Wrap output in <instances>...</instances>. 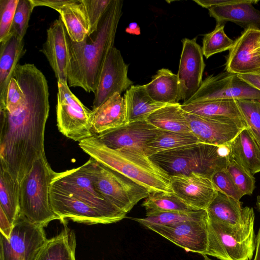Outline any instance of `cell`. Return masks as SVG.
Returning <instances> with one entry per match:
<instances>
[{
  "label": "cell",
  "mask_w": 260,
  "mask_h": 260,
  "mask_svg": "<svg viewBox=\"0 0 260 260\" xmlns=\"http://www.w3.org/2000/svg\"><path fill=\"white\" fill-rule=\"evenodd\" d=\"M76 235L67 225L57 235L48 239L35 260H76Z\"/></svg>",
  "instance_id": "cell-27"
},
{
  "label": "cell",
  "mask_w": 260,
  "mask_h": 260,
  "mask_svg": "<svg viewBox=\"0 0 260 260\" xmlns=\"http://www.w3.org/2000/svg\"><path fill=\"white\" fill-rule=\"evenodd\" d=\"M238 75L243 80L260 91V72Z\"/></svg>",
  "instance_id": "cell-46"
},
{
  "label": "cell",
  "mask_w": 260,
  "mask_h": 260,
  "mask_svg": "<svg viewBox=\"0 0 260 260\" xmlns=\"http://www.w3.org/2000/svg\"><path fill=\"white\" fill-rule=\"evenodd\" d=\"M233 159L251 174L260 172V148L248 129H242L228 144Z\"/></svg>",
  "instance_id": "cell-25"
},
{
  "label": "cell",
  "mask_w": 260,
  "mask_h": 260,
  "mask_svg": "<svg viewBox=\"0 0 260 260\" xmlns=\"http://www.w3.org/2000/svg\"><path fill=\"white\" fill-rule=\"evenodd\" d=\"M13 226L6 215L0 208V232L6 237L9 238L10 237Z\"/></svg>",
  "instance_id": "cell-45"
},
{
  "label": "cell",
  "mask_w": 260,
  "mask_h": 260,
  "mask_svg": "<svg viewBox=\"0 0 260 260\" xmlns=\"http://www.w3.org/2000/svg\"><path fill=\"white\" fill-rule=\"evenodd\" d=\"M79 146L90 157L129 178L151 192H173L170 176L143 151L134 148L112 149L96 136L80 141Z\"/></svg>",
  "instance_id": "cell-3"
},
{
  "label": "cell",
  "mask_w": 260,
  "mask_h": 260,
  "mask_svg": "<svg viewBox=\"0 0 260 260\" xmlns=\"http://www.w3.org/2000/svg\"><path fill=\"white\" fill-rule=\"evenodd\" d=\"M247 128L260 148V101L236 100Z\"/></svg>",
  "instance_id": "cell-37"
},
{
  "label": "cell",
  "mask_w": 260,
  "mask_h": 260,
  "mask_svg": "<svg viewBox=\"0 0 260 260\" xmlns=\"http://www.w3.org/2000/svg\"><path fill=\"white\" fill-rule=\"evenodd\" d=\"M0 208L13 225L20 215L19 183L0 167Z\"/></svg>",
  "instance_id": "cell-32"
},
{
  "label": "cell",
  "mask_w": 260,
  "mask_h": 260,
  "mask_svg": "<svg viewBox=\"0 0 260 260\" xmlns=\"http://www.w3.org/2000/svg\"><path fill=\"white\" fill-rule=\"evenodd\" d=\"M234 41L225 33L224 24L216 23L214 30L204 35L202 51L203 55L208 58L212 55L230 50Z\"/></svg>",
  "instance_id": "cell-36"
},
{
  "label": "cell",
  "mask_w": 260,
  "mask_h": 260,
  "mask_svg": "<svg viewBox=\"0 0 260 260\" xmlns=\"http://www.w3.org/2000/svg\"><path fill=\"white\" fill-rule=\"evenodd\" d=\"M197 37L182 40V49L177 74L179 85V101L190 99L202 83L205 68L202 48L197 42Z\"/></svg>",
  "instance_id": "cell-14"
},
{
  "label": "cell",
  "mask_w": 260,
  "mask_h": 260,
  "mask_svg": "<svg viewBox=\"0 0 260 260\" xmlns=\"http://www.w3.org/2000/svg\"><path fill=\"white\" fill-rule=\"evenodd\" d=\"M144 87L154 101L172 104L179 102V85L177 75L168 69L162 68L157 71Z\"/></svg>",
  "instance_id": "cell-28"
},
{
  "label": "cell",
  "mask_w": 260,
  "mask_h": 260,
  "mask_svg": "<svg viewBox=\"0 0 260 260\" xmlns=\"http://www.w3.org/2000/svg\"><path fill=\"white\" fill-rule=\"evenodd\" d=\"M34 7L47 6L57 12L64 5L72 3L73 0H31Z\"/></svg>",
  "instance_id": "cell-44"
},
{
  "label": "cell",
  "mask_w": 260,
  "mask_h": 260,
  "mask_svg": "<svg viewBox=\"0 0 260 260\" xmlns=\"http://www.w3.org/2000/svg\"><path fill=\"white\" fill-rule=\"evenodd\" d=\"M208 216L177 224L145 226L169 240L186 251L205 255L208 244Z\"/></svg>",
  "instance_id": "cell-13"
},
{
  "label": "cell",
  "mask_w": 260,
  "mask_h": 260,
  "mask_svg": "<svg viewBox=\"0 0 260 260\" xmlns=\"http://www.w3.org/2000/svg\"><path fill=\"white\" fill-rule=\"evenodd\" d=\"M13 77L25 99L11 113L0 110V167L20 183L35 161L46 155L44 137L49 93L45 76L34 64H18Z\"/></svg>",
  "instance_id": "cell-1"
},
{
  "label": "cell",
  "mask_w": 260,
  "mask_h": 260,
  "mask_svg": "<svg viewBox=\"0 0 260 260\" xmlns=\"http://www.w3.org/2000/svg\"><path fill=\"white\" fill-rule=\"evenodd\" d=\"M256 205L258 211L260 212V196H258L257 197Z\"/></svg>",
  "instance_id": "cell-50"
},
{
  "label": "cell",
  "mask_w": 260,
  "mask_h": 260,
  "mask_svg": "<svg viewBox=\"0 0 260 260\" xmlns=\"http://www.w3.org/2000/svg\"><path fill=\"white\" fill-rule=\"evenodd\" d=\"M236 0H194L193 1L202 7L209 8L218 5H225L234 3Z\"/></svg>",
  "instance_id": "cell-47"
},
{
  "label": "cell",
  "mask_w": 260,
  "mask_h": 260,
  "mask_svg": "<svg viewBox=\"0 0 260 260\" xmlns=\"http://www.w3.org/2000/svg\"><path fill=\"white\" fill-rule=\"evenodd\" d=\"M226 169L243 196L252 194L255 187V178L242 166L236 162L230 153Z\"/></svg>",
  "instance_id": "cell-38"
},
{
  "label": "cell",
  "mask_w": 260,
  "mask_h": 260,
  "mask_svg": "<svg viewBox=\"0 0 260 260\" xmlns=\"http://www.w3.org/2000/svg\"><path fill=\"white\" fill-rule=\"evenodd\" d=\"M228 145L217 146L201 142L163 151L149 158L170 176L198 173L211 178L226 169Z\"/></svg>",
  "instance_id": "cell-4"
},
{
  "label": "cell",
  "mask_w": 260,
  "mask_h": 260,
  "mask_svg": "<svg viewBox=\"0 0 260 260\" xmlns=\"http://www.w3.org/2000/svg\"><path fill=\"white\" fill-rule=\"evenodd\" d=\"M25 99L24 93L20 84L13 77L11 79L7 91L4 106L0 110H5L9 113L14 111L21 105Z\"/></svg>",
  "instance_id": "cell-43"
},
{
  "label": "cell",
  "mask_w": 260,
  "mask_h": 260,
  "mask_svg": "<svg viewBox=\"0 0 260 260\" xmlns=\"http://www.w3.org/2000/svg\"><path fill=\"white\" fill-rule=\"evenodd\" d=\"M182 109L198 116L233 120L242 128L247 127L236 100H210L181 104Z\"/></svg>",
  "instance_id": "cell-24"
},
{
  "label": "cell",
  "mask_w": 260,
  "mask_h": 260,
  "mask_svg": "<svg viewBox=\"0 0 260 260\" xmlns=\"http://www.w3.org/2000/svg\"><path fill=\"white\" fill-rule=\"evenodd\" d=\"M254 100L260 101V91L228 72L211 75L203 80L198 91L182 104L210 100Z\"/></svg>",
  "instance_id": "cell-11"
},
{
  "label": "cell",
  "mask_w": 260,
  "mask_h": 260,
  "mask_svg": "<svg viewBox=\"0 0 260 260\" xmlns=\"http://www.w3.org/2000/svg\"><path fill=\"white\" fill-rule=\"evenodd\" d=\"M170 186L178 198L200 210H206L218 192L211 178L198 173L171 176Z\"/></svg>",
  "instance_id": "cell-17"
},
{
  "label": "cell",
  "mask_w": 260,
  "mask_h": 260,
  "mask_svg": "<svg viewBox=\"0 0 260 260\" xmlns=\"http://www.w3.org/2000/svg\"><path fill=\"white\" fill-rule=\"evenodd\" d=\"M123 98L127 123L146 120L154 111L166 105L153 100L144 85H132Z\"/></svg>",
  "instance_id": "cell-26"
},
{
  "label": "cell",
  "mask_w": 260,
  "mask_h": 260,
  "mask_svg": "<svg viewBox=\"0 0 260 260\" xmlns=\"http://www.w3.org/2000/svg\"><path fill=\"white\" fill-rule=\"evenodd\" d=\"M92 130L94 136L127 123L124 98L117 93L94 110H92Z\"/></svg>",
  "instance_id": "cell-22"
},
{
  "label": "cell",
  "mask_w": 260,
  "mask_h": 260,
  "mask_svg": "<svg viewBox=\"0 0 260 260\" xmlns=\"http://www.w3.org/2000/svg\"><path fill=\"white\" fill-rule=\"evenodd\" d=\"M203 256L204 257V259L203 260H212L211 258H210L209 257H208V256L206 255H204Z\"/></svg>",
  "instance_id": "cell-51"
},
{
  "label": "cell",
  "mask_w": 260,
  "mask_h": 260,
  "mask_svg": "<svg viewBox=\"0 0 260 260\" xmlns=\"http://www.w3.org/2000/svg\"><path fill=\"white\" fill-rule=\"evenodd\" d=\"M47 59L57 80L68 82L70 54L68 34L59 17L47 29V38L40 50Z\"/></svg>",
  "instance_id": "cell-20"
},
{
  "label": "cell",
  "mask_w": 260,
  "mask_h": 260,
  "mask_svg": "<svg viewBox=\"0 0 260 260\" xmlns=\"http://www.w3.org/2000/svg\"><path fill=\"white\" fill-rule=\"evenodd\" d=\"M56 174L45 155L35 161L19 183L20 214L44 228L59 220L50 199V185Z\"/></svg>",
  "instance_id": "cell-6"
},
{
  "label": "cell",
  "mask_w": 260,
  "mask_h": 260,
  "mask_svg": "<svg viewBox=\"0 0 260 260\" xmlns=\"http://www.w3.org/2000/svg\"><path fill=\"white\" fill-rule=\"evenodd\" d=\"M199 142L192 133H182L161 131L159 134L146 146L144 152L149 157L165 150Z\"/></svg>",
  "instance_id": "cell-34"
},
{
  "label": "cell",
  "mask_w": 260,
  "mask_h": 260,
  "mask_svg": "<svg viewBox=\"0 0 260 260\" xmlns=\"http://www.w3.org/2000/svg\"><path fill=\"white\" fill-rule=\"evenodd\" d=\"M34 8L31 0H19L12 25L11 33L21 39H24Z\"/></svg>",
  "instance_id": "cell-39"
},
{
  "label": "cell",
  "mask_w": 260,
  "mask_h": 260,
  "mask_svg": "<svg viewBox=\"0 0 260 260\" xmlns=\"http://www.w3.org/2000/svg\"><path fill=\"white\" fill-rule=\"evenodd\" d=\"M92 158L77 168L56 173L51 186L83 201L98 209L115 222L126 214L107 201L96 191L92 175Z\"/></svg>",
  "instance_id": "cell-8"
},
{
  "label": "cell",
  "mask_w": 260,
  "mask_h": 260,
  "mask_svg": "<svg viewBox=\"0 0 260 260\" xmlns=\"http://www.w3.org/2000/svg\"><path fill=\"white\" fill-rule=\"evenodd\" d=\"M128 66L119 50L114 46L108 52L103 64L94 93L92 109L94 110L114 94L126 91L133 82L128 77Z\"/></svg>",
  "instance_id": "cell-12"
},
{
  "label": "cell",
  "mask_w": 260,
  "mask_h": 260,
  "mask_svg": "<svg viewBox=\"0 0 260 260\" xmlns=\"http://www.w3.org/2000/svg\"><path fill=\"white\" fill-rule=\"evenodd\" d=\"M47 239L44 227L20 214L9 238L1 233V260H35Z\"/></svg>",
  "instance_id": "cell-10"
},
{
  "label": "cell",
  "mask_w": 260,
  "mask_h": 260,
  "mask_svg": "<svg viewBox=\"0 0 260 260\" xmlns=\"http://www.w3.org/2000/svg\"><path fill=\"white\" fill-rule=\"evenodd\" d=\"M123 1L112 0L93 36L79 43L68 36L70 63L68 81L70 87H79L94 93L104 60L114 47L118 23L122 15Z\"/></svg>",
  "instance_id": "cell-2"
},
{
  "label": "cell",
  "mask_w": 260,
  "mask_h": 260,
  "mask_svg": "<svg viewBox=\"0 0 260 260\" xmlns=\"http://www.w3.org/2000/svg\"><path fill=\"white\" fill-rule=\"evenodd\" d=\"M208 218L236 225L243 219L242 202L219 191L206 209Z\"/></svg>",
  "instance_id": "cell-31"
},
{
  "label": "cell",
  "mask_w": 260,
  "mask_h": 260,
  "mask_svg": "<svg viewBox=\"0 0 260 260\" xmlns=\"http://www.w3.org/2000/svg\"><path fill=\"white\" fill-rule=\"evenodd\" d=\"M0 44V108H2L5 105L8 86L13 77L15 69L26 50L24 40L11 32Z\"/></svg>",
  "instance_id": "cell-23"
},
{
  "label": "cell",
  "mask_w": 260,
  "mask_h": 260,
  "mask_svg": "<svg viewBox=\"0 0 260 260\" xmlns=\"http://www.w3.org/2000/svg\"><path fill=\"white\" fill-rule=\"evenodd\" d=\"M146 120L162 131L192 133L185 112L179 103L168 104L158 109L150 114Z\"/></svg>",
  "instance_id": "cell-30"
},
{
  "label": "cell",
  "mask_w": 260,
  "mask_h": 260,
  "mask_svg": "<svg viewBox=\"0 0 260 260\" xmlns=\"http://www.w3.org/2000/svg\"><path fill=\"white\" fill-rule=\"evenodd\" d=\"M142 206L145 209L146 216L164 212H193L200 210L188 205L173 192H150L144 199Z\"/></svg>",
  "instance_id": "cell-33"
},
{
  "label": "cell",
  "mask_w": 260,
  "mask_h": 260,
  "mask_svg": "<svg viewBox=\"0 0 260 260\" xmlns=\"http://www.w3.org/2000/svg\"><path fill=\"white\" fill-rule=\"evenodd\" d=\"M254 218L253 208L248 206L243 208L242 220L236 225L208 218L205 255L220 260H251L256 248Z\"/></svg>",
  "instance_id": "cell-5"
},
{
  "label": "cell",
  "mask_w": 260,
  "mask_h": 260,
  "mask_svg": "<svg viewBox=\"0 0 260 260\" xmlns=\"http://www.w3.org/2000/svg\"><path fill=\"white\" fill-rule=\"evenodd\" d=\"M57 125L66 137L79 142L94 136L91 125L92 110L73 93L68 82L57 80Z\"/></svg>",
  "instance_id": "cell-9"
},
{
  "label": "cell",
  "mask_w": 260,
  "mask_h": 260,
  "mask_svg": "<svg viewBox=\"0 0 260 260\" xmlns=\"http://www.w3.org/2000/svg\"><path fill=\"white\" fill-rule=\"evenodd\" d=\"M226 72L237 74L260 72V29L248 28L234 41L225 64Z\"/></svg>",
  "instance_id": "cell-15"
},
{
  "label": "cell",
  "mask_w": 260,
  "mask_h": 260,
  "mask_svg": "<svg viewBox=\"0 0 260 260\" xmlns=\"http://www.w3.org/2000/svg\"><path fill=\"white\" fill-rule=\"evenodd\" d=\"M19 0H0V43L10 35Z\"/></svg>",
  "instance_id": "cell-42"
},
{
  "label": "cell",
  "mask_w": 260,
  "mask_h": 260,
  "mask_svg": "<svg viewBox=\"0 0 260 260\" xmlns=\"http://www.w3.org/2000/svg\"><path fill=\"white\" fill-rule=\"evenodd\" d=\"M92 175L96 191L105 200L126 214L151 192L129 178L93 158Z\"/></svg>",
  "instance_id": "cell-7"
},
{
  "label": "cell",
  "mask_w": 260,
  "mask_h": 260,
  "mask_svg": "<svg viewBox=\"0 0 260 260\" xmlns=\"http://www.w3.org/2000/svg\"><path fill=\"white\" fill-rule=\"evenodd\" d=\"M58 12L71 41L79 43L89 36L88 20L80 0H73L62 7Z\"/></svg>",
  "instance_id": "cell-29"
},
{
  "label": "cell",
  "mask_w": 260,
  "mask_h": 260,
  "mask_svg": "<svg viewBox=\"0 0 260 260\" xmlns=\"http://www.w3.org/2000/svg\"><path fill=\"white\" fill-rule=\"evenodd\" d=\"M211 179L218 191L239 201L243 196L226 169L215 172Z\"/></svg>",
  "instance_id": "cell-41"
},
{
  "label": "cell",
  "mask_w": 260,
  "mask_h": 260,
  "mask_svg": "<svg viewBox=\"0 0 260 260\" xmlns=\"http://www.w3.org/2000/svg\"><path fill=\"white\" fill-rule=\"evenodd\" d=\"M125 31L127 33L138 35L140 34V28L136 22L131 23L126 27Z\"/></svg>",
  "instance_id": "cell-48"
},
{
  "label": "cell",
  "mask_w": 260,
  "mask_h": 260,
  "mask_svg": "<svg viewBox=\"0 0 260 260\" xmlns=\"http://www.w3.org/2000/svg\"><path fill=\"white\" fill-rule=\"evenodd\" d=\"M184 112L191 132L199 142L227 145L243 129L230 119L209 118Z\"/></svg>",
  "instance_id": "cell-19"
},
{
  "label": "cell",
  "mask_w": 260,
  "mask_h": 260,
  "mask_svg": "<svg viewBox=\"0 0 260 260\" xmlns=\"http://www.w3.org/2000/svg\"><path fill=\"white\" fill-rule=\"evenodd\" d=\"M256 252L254 260H260V228L256 237Z\"/></svg>",
  "instance_id": "cell-49"
},
{
  "label": "cell",
  "mask_w": 260,
  "mask_h": 260,
  "mask_svg": "<svg viewBox=\"0 0 260 260\" xmlns=\"http://www.w3.org/2000/svg\"><path fill=\"white\" fill-rule=\"evenodd\" d=\"M80 1L84 7L88 20L90 36L97 30L100 22L112 0Z\"/></svg>",
  "instance_id": "cell-40"
},
{
  "label": "cell",
  "mask_w": 260,
  "mask_h": 260,
  "mask_svg": "<svg viewBox=\"0 0 260 260\" xmlns=\"http://www.w3.org/2000/svg\"><path fill=\"white\" fill-rule=\"evenodd\" d=\"M52 208L60 222L67 224L69 219L88 224L115 223L110 217L83 201L50 186Z\"/></svg>",
  "instance_id": "cell-16"
},
{
  "label": "cell",
  "mask_w": 260,
  "mask_h": 260,
  "mask_svg": "<svg viewBox=\"0 0 260 260\" xmlns=\"http://www.w3.org/2000/svg\"><path fill=\"white\" fill-rule=\"evenodd\" d=\"M206 210H200L193 212H171L146 216L144 218L132 217L144 227L147 225H172L187 220L198 219L207 216Z\"/></svg>",
  "instance_id": "cell-35"
},
{
  "label": "cell",
  "mask_w": 260,
  "mask_h": 260,
  "mask_svg": "<svg viewBox=\"0 0 260 260\" xmlns=\"http://www.w3.org/2000/svg\"><path fill=\"white\" fill-rule=\"evenodd\" d=\"M258 0H236L225 5H218L208 9L209 14L216 21V23L224 24L230 21L235 23L245 29L259 28L260 11L253 4Z\"/></svg>",
  "instance_id": "cell-21"
},
{
  "label": "cell",
  "mask_w": 260,
  "mask_h": 260,
  "mask_svg": "<svg viewBox=\"0 0 260 260\" xmlns=\"http://www.w3.org/2000/svg\"><path fill=\"white\" fill-rule=\"evenodd\" d=\"M161 131L144 120L128 122L96 137L112 149L134 148L144 152L146 145Z\"/></svg>",
  "instance_id": "cell-18"
}]
</instances>
